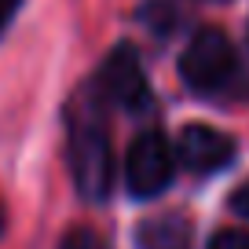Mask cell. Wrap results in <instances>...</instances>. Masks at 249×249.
I'll use <instances>...</instances> for the list:
<instances>
[{
    "label": "cell",
    "mask_w": 249,
    "mask_h": 249,
    "mask_svg": "<svg viewBox=\"0 0 249 249\" xmlns=\"http://www.w3.org/2000/svg\"><path fill=\"white\" fill-rule=\"evenodd\" d=\"M179 73L187 88L202 95H234L242 88V66L231 40L220 30H202L179 55Z\"/></svg>",
    "instance_id": "1"
},
{
    "label": "cell",
    "mask_w": 249,
    "mask_h": 249,
    "mask_svg": "<svg viewBox=\"0 0 249 249\" xmlns=\"http://www.w3.org/2000/svg\"><path fill=\"white\" fill-rule=\"evenodd\" d=\"M70 172L77 183V195L88 202H103L114 187L110 136L92 114H73L70 121Z\"/></svg>",
    "instance_id": "2"
},
{
    "label": "cell",
    "mask_w": 249,
    "mask_h": 249,
    "mask_svg": "<svg viewBox=\"0 0 249 249\" xmlns=\"http://www.w3.org/2000/svg\"><path fill=\"white\" fill-rule=\"evenodd\" d=\"M95 92L103 95L107 103L121 110H150V85H147V73H143L140 59L128 44H117L114 52L103 59L99 73H95Z\"/></svg>",
    "instance_id": "3"
},
{
    "label": "cell",
    "mask_w": 249,
    "mask_h": 249,
    "mask_svg": "<svg viewBox=\"0 0 249 249\" xmlns=\"http://www.w3.org/2000/svg\"><path fill=\"white\" fill-rule=\"evenodd\" d=\"M172 147L161 132H143L132 140L124 158V183L136 198H154L172 183Z\"/></svg>",
    "instance_id": "4"
},
{
    "label": "cell",
    "mask_w": 249,
    "mask_h": 249,
    "mask_svg": "<svg viewBox=\"0 0 249 249\" xmlns=\"http://www.w3.org/2000/svg\"><path fill=\"white\" fill-rule=\"evenodd\" d=\"M176 158L183 169L209 176V172H220L234 161V140L209 124H187L176 140Z\"/></svg>",
    "instance_id": "5"
},
{
    "label": "cell",
    "mask_w": 249,
    "mask_h": 249,
    "mask_svg": "<svg viewBox=\"0 0 249 249\" xmlns=\"http://www.w3.org/2000/svg\"><path fill=\"white\" fill-rule=\"evenodd\" d=\"M191 220L179 216V213H161V216H150L140 224L136 242L140 249H191Z\"/></svg>",
    "instance_id": "6"
},
{
    "label": "cell",
    "mask_w": 249,
    "mask_h": 249,
    "mask_svg": "<svg viewBox=\"0 0 249 249\" xmlns=\"http://www.w3.org/2000/svg\"><path fill=\"white\" fill-rule=\"evenodd\" d=\"M59 249H107V238L95 227H70V231L62 234Z\"/></svg>",
    "instance_id": "7"
},
{
    "label": "cell",
    "mask_w": 249,
    "mask_h": 249,
    "mask_svg": "<svg viewBox=\"0 0 249 249\" xmlns=\"http://www.w3.org/2000/svg\"><path fill=\"white\" fill-rule=\"evenodd\" d=\"M209 249H249V231H216Z\"/></svg>",
    "instance_id": "8"
},
{
    "label": "cell",
    "mask_w": 249,
    "mask_h": 249,
    "mask_svg": "<svg viewBox=\"0 0 249 249\" xmlns=\"http://www.w3.org/2000/svg\"><path fill=\"white\" fill-rule=\"evenodd\" d=\"M143 18H147V22L154 26L158 33H169V26H172V11L161 8V4H150V8H143Z\"/></svg>",
    "instance_id": "9"
},
{
    "label": "cell",
    "mask_w": 249,
    "mask_h": 249,
    "mask_svg": "<svg viewBox=\"0 0 249 249\" xmlns=\"http://www.w3.org/2000/svg\"><path fill=\"white\" fill-rule=\"evenodd\" d=\"M231 209L238 213V216H246L249 220V179L242 187H234V195H231Z\"/></svg>",
    "instance_id": "10"
},
{
    "label": "cell",
    "mask_w": 249,
    "mask_h": 249,
    "mask_svg": "<svg viewBox=\"0 0 249 249\" xmlns=\"http://www.w3.org/2000/svg\"><path fill=\"white\" fill-rule=\"evenodd\" d=\"M18 4H22V0H0V33L8 30V22H11V18H15Z\"/></svg>",
    "instance_id": "11"
},
{
    "label": "cell",
    "mask_w": 249,
    "mask_h": 249,
    "mask_svg": "<svg viewBox=\"0 0 249 249\" xmlns=\"http://www.w3.org/2000/svg\"><path fill=\"white\" fill-rule=\"evenodd\" d=\"M0 231H4V209H0Z\"/></svg>",
    "instance_id": "12"
}]
</instances>
